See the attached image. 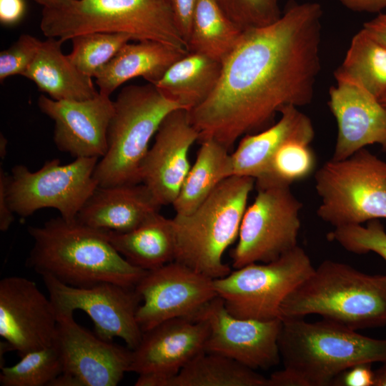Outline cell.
I'll return each mask as SVG.
<instances>
[{
	"mask_svg": "<svg viewBox=\"0 0 386 386\" xmlns=\"http://www.w3.org/2000/svg\"><path fill=\"white\" fill-rule=\"evenodd\" d=\"M41 41L29 35L22 34L9 48L0 53V81L14 75H21L34 60Z\"/></svg>",
	"mask_w": 386,
	"mask_h": 386,
	"instance_id": "36",
	"label": "cell"
},
{
	"mask_svg": "<svg viewBox=\"0 0 386 386\" xmlns=\"http://www.w3.org/2000/svg\"><path fill=\"white\" fill-rule=\"evenodd\" d=\"M200 143L195 161L172 204L175 214L194 211L222 181L232 177L229 150L212 138Z\"/></svg>",
	"mask_w": 386,
	"mask_h": 386,
	"instance_id": "27",
	"label": "cell"
},
{
	"mask_svg": "<svg viewBox=\"0 0 386 386\" xmlns=\"http://www.w3.org/2000/svg\"><path fill=\"white\" fill-rule=\"evenodd\" d=\"M372 363L362 362L345 370L333 380L335 386H373L374 371Z\"/></svg>",
	"mask_w": 386,
	"mask_h": 386,
	"instance_id": "37",
	"label": "cell"
},
{
	"mask_svg": "<svg viewBox=\"0 0 386 386\" xmlns=\"http://www.w3.org/2000/svg\"><path fill=\"white\" fill-rule=\"evenodd\" d=\"M373 386H386V361L380 367L374 371Z\"/></svg>",
	"mask_w": 386,
	"mask_h": 386,
	"instance_id": "44",
	"label": "cell"
},
{
	"mask_svg": "<svg viewBox=\"0 0 386 386\" xmlns=\"http://www.w3.org/2000/svg\"><path fill=\"white\" fill-rule=\"evenodd\" d=\"M43 8H55L61 6L71 0H35Z\"/></svg>",
	"mask_w": 386,
	"mask_h": 386,
	"instance_id": "45",
	"label": "cell"
},
{
	"mask_svg": "<svg viewBox=\"0 0 386 386\" xmlns=\"http://www.w3.org/2000/svg\"><path fill=\"white\" fill-rule=\"evenodd\" d=\"M267 377L221 355L203 351L187 362L169 386H267Z\"/></svg>",
	"mask_w": 386,
	"mask_h": 386,
	"instance_id": "29",
	"label": "cell"
},
{
	"mask_svg": "<svg viewBox=\"0 0 386 386\" xmlns=\"http://www.w3.org/2000/svg\"><path fill=\"white\" fill-rule=\"evenodd\" d=\"M207 323L179 317L143 332L132 350L129 372L139 375L136 386H169L171 380L193 357L204 351Z\"/></svg>",
	"mask_w": 386,
	"mask_h": 386,
	"instance_id": "15",
	"label": "cell"
},
{
	"mask_svg": "<svg viewBox=\"0 0 386 386\" xmlns=\"http://www.w3.org/2000/svg\"><path fill=\"white\" fill-rule=\"evenodd\" d=\"M57 316L49 297L27 278L0 281V335L20 356L54 344Z\"/></svg>",
	"mask_w": 386,
	"mask_h": 386,
	"instance_id": "16",
	"label": "cell"
},
{
	"mask_svg": "<svg viewBox=\"0 0 386 386\" xmlns=\"http://www.w3.org/2000/svg\"><path fill=\"white\" fill-rule=\"evenodd\" d=\"M244 212L237 243L231 253L232 267L268 263L297 247L302 203L290 186L257 188Z\"/></svg>",
	"mask_w": 386,
	"mask_h": 386,
	"instance_id": "11",
	"label": "cell"
},
{
	"mask_svg": "<svg viewBox=\"0 0 386 386\" xmlns=\"http://www.w3.org/2000/svg\"><path fill=\"white\" fill-rule=\"evenodd\" d=\"M41 112L54 121V142L57 149L78 157H103L108 148L107 134L114 114L109 96L83 101L54 100L41 95Z\"/></svg>",
	"mask_w": 386,
	"mask_h": 386,
	"instance_id": "20",
	"label": "cell"
},
{
	"mask_svg": "<svg viewBox=\"0 0 386 386\" xmlns=\"http://www.w3.org/2000/svg\"><path fill=\"white\" fill-rule=\"evenodd\" d=\"M62 41L49 37L23 76L54 100L83 101L99 95L92 78L80 71L61 49Z\"/></svg>",
	"mask_w": 386,
	"mask_h": 386,
	"instance_id": "24",
	"label": "cell"
},
{
	"mask_svg": "<svg viewBox=\"0 0 386 386\" xmlns=\"http://www.w3.org/2000/svg\"><path fill=\"white\" fill-rule=\"evenodd\" d=\"M135 289L142 298L137 321L142 332L169 320L192 317L218 296L214 279L177 261L147 271Z\"/></svg>",
	"mask_w": 386,
	"mask_h": 386,
	"instance_id": "13",
	"label": "cell"
},
{
	"mask_svg": "<svg viewBox=\"0 0 386 386\" xmlns=\"http://www.w3.org/2000/svg\"><path fill=\"white\" fill-rule=\"evenodd\" d=\"M328 107L337 134L332 159L342 160L370 144L386 152V108L356 79L337 69Z\"/></svg>",
	"mask_w": 386,
	"mask_h": 386,
	"instance_id": "18",
	"label": "cell"
},
{
	"mask_svg": "<svg viewBox=\"0 0 386 386\" xmlns=\"http://www.w3.org/2000/svg\"><path fill=\"white\" fill-rule=\"evenodd\" d=\"M358 80L379 100L386 94V43L362 26L337 68Z\"/></svg>",
	"mask_w": 386,
	"mask_h": 386,
	"instance_id": "30",
	"label": "cell"
},
{
	"mask_svg": "<svg viewBox=\"0 0 386 386\" xmlns=\"http://www.w3.org/2000/svg\"><path fill=\"white\" fill-rule=\"evenodd\" d=\"M208 325L204 351L232 358L252 369H269L281 360L278 337L281 319L257 320L238 318L217 296L193 317Z\"/></svg>",
	"mask_w": 386,
	"mask_h": 386,
	"instance_id": "14",
	"label": "cell"
},
{
	"mask_svg": "<svg viewBox=\"0 0 386 386\" xmlns=\"http://www.w3.org/2000/svg\"><path fill=\"white\" fill-rule=\"evenodd\" d=\"M68 56L83 74L93 78L132 38L125 34L91 32L73 37Z\"/></svg>",
	"mask_w": 386,
	"mask_h": 386,
	"instance_id": "32",
	"label": "cell"
},
{
	"mask_svg": "<svg viewBox=\"0 0 386 386\" xmlns=\"http://www.w3.org/2000/svg\"><path fill=\"white\" fill-rule=\"evenodd\" d=\"M199 135L189 112L177 109L161 123L141 166L140 180L161 205H172L190 169L189 153Z\"/></svg>",
	"mask_w": 386,
	"mask_h": 386,
	"instance_id": "19",
	"label": "cell"
},
{
	"mask_svg": "<svg viewBox=\"0 0 386 386\" xmlns=\"http://www.w3.org/2000/svg\"><path fill=\"white\" fill-rule=\"evenodd\" d=\"M26 11L24 0H0V22L6 26L18 24Z\"/></svg>",
	"mask_w": 386,
	"mask_h": 386,
	"instance_id": "39",
	"label": "cell"
},
{
	"mask_svg": "<svg viewBox=\"0 0 386 386\" xmlns=\"http://www.w3.org/2000/svg\"><path fill=\"white\" fill-rule=\"evenodd\" d=\"M317 216L335 227L386 219V162L366 148L330 159L315 174Z\"/></svg>",
	"mask_w": 386,
	"mask_h": 386,
	"instance_id": "8",
	"label": "cell"
},
{
	"mask_svg": "<svg viewBox=\"0 0 386 386\" xmlns=\"http://www.w3.org/2000/svg\"><path fill=\"white\" fill-rule=\"evenodd\" d=\"M49 386H81V384L72 375L61 372L50 382Z\"/></svg>",
	"mask_w": 386,
	"mask_h": 386,
	"instance_id": "43",
	"label": "cell"
},
{
	"mask_svg": "<svg viewBox=\"0 0 386 386\" xmlns=\"http://www.w3.org/2000/svg\"><path fill=\"white\" fill-rule=\"evenodd\" d=\"M161 207L143 183L97 186L76 219L95 229L126 232L139 227Z\"/></svg>",
	"mask_w": 386,
	"mask_h": 386,
	"instance_id": "21",
	"label": "cell"
},
{
	"mask_svg": "<svg viewBox=\"0 0 386 386\" xmlns=\"http://www.w3.org/2000/svg\"><path fill=\"white\" fill-rule=\"evenodd\" d=\"M189 51L152 40L126 44L96 75L100 94L109 96L126 81L142 77L156 84Z\"/></svg>",
	"mask_w": 386,
	"mask_h": 386,
	"instance_id": "23",
	"label": "cell"
},
{
	"mask_svg": "<svg viewBox=\"0 0 386 386\" xmlns=\"http://www.w3.org/2000/svg\"><path fill=\"white\" fill-rule=\"evenodd\" d=\"M227 16L243 31L264 26L278 19L279 0H217Z\"/></svg>",
	"mask_w": 386,
	"mask_h": 386,
	"instance_id": "35",
	"label": "cell"
},
{
	"mask_svg": "<svg viewBox=\"0 0 386 386\" xmlns=\"http://www.w3.org/2000/svg\"><path fill=\"white\" fill-rule=\"evenodd\" d=\"M279 119L267 128L243 136L231 152L232 176L249 177L254 181L266 172L279 149L291 139L311 143L315 132L311 119L297 107L279 111Z\"/></svg>",
	"mask_w": 386,
	"mask_h": 386,
	"instance_id": "22",
	"label": "cell"
},
{
	"mask_svg": "<svg viewBox=\"0 0 386 386\" xmlns=\"http://www.w3.org/2000/svg\"><path fill=\"white\" fill-rule=\"evenodd\" d=\"M6 173L0 168V230L7 231L14 220V213L11 211L6 195Z\"/></svg>",
	"mask_w": 386,
	"mask_h": 386,
	"instance_id": "40",
	"label": "cell"
},
{
	"mask_svg": "<svg viewBox=\"0 0 386 386\" xmlns=\"http://www.w3.org/2000/svg\"><path fill=\"white\" fill-rule=\"evenodd\" d=\"M310 144L297 139L284 143L273 156L265 173L254 181L255 189L291 186L310 176L316 167V157Z\"/></svg>",
	"mask_w": 386,
	"mask_h": 386,
	"instance_id": "31",
	"label": "cell"
},
{
	"mask_svg": "<svg viewBox=\"0 0 386 386\" xmlns=\"http://www.w3.org/2000/svg\"><path fill=\"white\" fill-rule=\"evenodd\" d=\"M40 29L47 38L62 42L86 33H121L134 41H157L188 51L171 0H71L43 8Z\"/></svg>",
	"mask_w": 386,
	"mask_h": 386,
	"instance_id": "5",
	"label": "cell"
},
{
	"mask_svg": "<svg viewBox=\"0 0 386 386\" xmlns=\"http://www.w3.org/2000/svg\"><path fill=\"white\" fill-rule=\"evenodd\" d=\"M74 313H56L54 345L62 372L74 377L81 386H116L129 372L132 350L104 340L74 319Z\"/></svg>",
	"mask_w": 386,
	"mask_h": 386,
	"instance_id": "17",
	"label": "cell"
},
{
	"mask_svg": "<svg viewBox=\"0 0 386 386\" xmlns=\"http://www.w3.org/2000/svg\"><path fill=\"white\" fill-rule=\"evenodd\" d=\"M7 139L4 135L1 134L0 137V157L1 159H4L6 154Z\"/></svg>",
	"mask_w": 386,
	"mask_h": 386,
	"instance_id": "46",
	"label": "cell"
},
{
	"mask_svg": "<svg viewBox=\"0 0 386 386\" xmlns=\"http://www.w3.org/2000/svg\"><path fill=\"white\" fill-rule=\"evenodd\" d=\"M113 102L107 151L94 177L102 187L141 183L140 169L152 137L170 112L182 108L151 83L127 86Z\"/></svg>",
	"mask_w": 386,
	"mask_h": 386,
	"instance_id": "7",
	"label": "cell"
},
{
	"mask_svg": "<svg viewBox=\"0 0 386 386\" xmlns=\"http://www.w3.org/2000/svg\"><path fill=\"white\" fill-rule=\"evenodd\" d=\"M314 269L309 256L297 245L272 262L234 269L214 279V286L227 311L236 317L281 319L282 302Z\"/></svg>",
	"mask_w": 386,
	"mask_h": 386,
	"instance_id": "9",
	"label": "cell"
},
{
	"mask_svg": "<svg viewBox=\"0 0 386 386\" xmlns=\"http://www.w3.org/2000/svg\"><path fill=\"white\" fill-rule=\"evenodd\" d=\"M254 187L249 177L232 176L222 181L192 212L172 218L174 261L212 279L232 269L223 261L227 249L237 239L249 196Z\"/></svg>",
	"mask_w": 386,
	"mask_h": 386,
	"instance_id": "6",
	"label": "cell"
},
{
	"mask_svg": "<svg viewBox=\"0 0 386 386\" xmlns=\"http://www.w3.org/2000/svg\"><path fill=\"white\" fill-rule=\"evenodd\" d=\"M344 7L355 12L382 13L386 9V0H337Z\"/></svg>",
	"mask_w": 386,
	"mask_h": 386,
	"instance_id": "41",
	"label": "cell"
},
{
	"mask_svg": "<svg viewBox=\"0 0 386 386\" xmlns=\"http://www.w3.org/2000/svg\"><path fill=\"white\" fill-rule=\"evenodd\" d=\"M322 14L317 2H291L275 21L243 31L212 93L188 111L199 142L212 138L230 150L243 136L270 126L283 107L312 101Z\"/></svg>",
	"mask_w": 386,
	"mask_h": 386,
	"instance_id": "1",
	"label": "cell"
},
{
	"mask_svg": "<svg viewBox=\"0 0 386 386\" xmlns=\"http://www.w3.org/2000/svg\"><path fill=\"white\" fill-rule=\"evenodd\" d=\"M96 157H78L61 164L46 161L36 172L15 165L6 174V195L11 211L26 218L42 208H54L66 220H74L98 186L94 177Z\"/></svg>",
	"mask_w": 386,
	"mask_h": 386,
	"instance_id": "10",
	"label": "cell"
},
{
	"mask_svg": "<svg viewBox=\"0 0 386 386\" xmlns=\"http://www.w3.org/2000/svg\"><path fill=\"white\" fill-rule=\"evenodd\" d=\"M221 71L222 62L204 54L188 52L154 85L167 98L190 111L212 93Z\"/></svg>",
	"mask_w": 386,
	"mask_h": 386,
	"instance_id": "26",
	"label": "cell"
},
{
	"mask_svg": "<svg viewBox=\"0 0 386 386\" xmlns=\"http://www.w3.org/2000/svg\"><path fill=\"white\" fill-rule=\"evenodd\" d=\"M198 0H171L177 28L187 44Z\"/></svg>",
	"mask_w": 386,
	"mask_h": 386,
	"instance_id": "38",
	"label": "cell"
},
{
	"mask_svg": "<svg viewBox=\"0 0 386 386\" xmlns=\"http://www.w3.org/2000/svg\"><path fill=\"white\" fill-rule=\"evenodd\" d=\"M350 252L365 254L372 252L386 262V231L379 219L362 224L335 227L327 235Z\"/></svg>",
	"mask_w": 386,
	"mask_h": 386,
	"instance_id": "34",
	"label": "cell"
},
{
	"mask_svg": "<svg viewBox=\"0 0 386 386\" xmlns=\"http://www.w3.org/2000/svg\"><path fill=\"white\" fill-rule=\"evenodd\" d=\"M41 277L56 313L84 311L98 337L110 342L119 337L132 350L137 347L143 332L137 321L142 298L135 287L110 282L77 287L49 275Z\"/></svg>",
	"mask_w": 386,
	"mask_h": 386,
	"instance_id": "12",
	"label": "cell"
},
{
	"mask_svg": "<svg viewBox=\"0 0 386 386\" xmlns=\"http://www.w3.org/2000/svg\"><path fill=\"white\" fill-rule=\"evenodd\" d=\"M33 247L26 265L41 275L84 287L103 282L135 287L147 273L131 264L112 246L106 231L61 216L29 226Z\"/></svg>",
	"mask_w": 386,
	"mask_h": 386,
	"instance_id": "2",
	"label": "cell"
},
{
	"mask_svg": "<svg viewBox=\"0 0 386 386\" xmlns=\"http://www.w3.org/2000/svg\"><path fill=\"white\" fill-rule=\"evenodd\" d=\"M61 372L60 356L53 344L26 353L12 366L1 367L0 384L2 386H49Z\"/></svg>",
	"mask_w": 386,
	"mask_h": 386,
	"instance_id": "33",
	"label": "cell"
},
{
	"mask_svg": "<svg viewBox=\"0 0 386 386\" xmlns=\"http://www.w3.org/2000/svg\"><path fill=\"white\" fill-rule=\"evenodd\" d=\"M281 320L280 357L298 386L331 385L351 366L386 361V339L365 336L326 319L316 322L302 317Z\"/></svg>",
	"mask_w": 386,
	"mask_h": 386,
	"instance_id": "4",
	"label": "cell"
},
{
	"mask_svg": "<svg viewBox=\"0 0 386 386\" xmlns=\"http://www.w3.org/2000/svg\"><path fill=\"white\" fill-rule=\"evenodd\" d=\"M380 102L386 108V94L380 99Z\"/></svg>",
	"mask_w": 386,
	"mask_h": 386,
	"instance_id": "47",
	"label": "cell"
},
{
	"mask_svg": "<svg viewBox=\"0 0 386 386\" xmlns=\"http://www.w3.org/2000/svg\"><path fill=\"white\" fill-rule=\"evenodd\" d=\"M363 27L386 43V12L377 14L375 17L364 23Z\"/></svg>",
	"mask_w": 386,
	"mask_h": 386,
	"instance_id": "42",
	"label": "cell"
},
{
	"mask_svg": "<svg viewBox=\"0 0 386 386\" xmlns=\"http://www.w3.org/2000/svg\"><path fill=\"white\" fill-rule=\"evenodd\" d=\"M105 231L114 249L137 267L149 271L174 261L176 239L173 220L159 212L131 231Z\"/></svg>",
	"mask_w": 386,
	"mask_h": 386,
	"instance_id": "25",
	"label": "cell"
},
{
	"mask_svg": "<svg viewBox=\"0 0 386 386\" xmlns=\"http://www.w3.org/2000/svg\"><path fill=\"white\" fill-rule=\"evenodd\" d=\"M243 31L227 16L217 0H198L187 50L222 62Z\"/></svg>",
	"mask_w": 386,
	"mask_h": 386,
	"instance_id": "28",
	"label": "cell"
},
{
	"mask_svg": "<svg viewBox=\"0 0 386 386\" xmlns=\"http://www.w3.org/2000/svg\"><path fill=\"white\" fill-rule=\"evenodd\" d=\"M318 315L358 330L386 325V274L323 261L284 300L280 318Z\"/></svg>",
	"mask_w": 386,
	"mask_h": 386,
	"instance_id": "3",
	"label": "cell"
}]
</instances>
